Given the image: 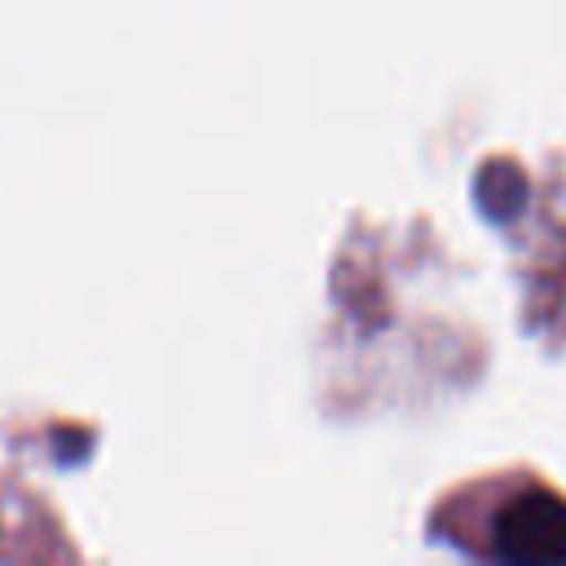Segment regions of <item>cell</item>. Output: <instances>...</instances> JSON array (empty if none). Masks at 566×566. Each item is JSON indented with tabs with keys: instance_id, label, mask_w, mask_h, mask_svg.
Here are the masks:
<instances>
[{
	"instance_id": "6da1fadb",
	"label": "cell",
	"mask_w": 566,
	"mask_h": 566,
	"mask_svg": "<svg viewBox=\"0 0 566 566\" xmlns=\"http://www.w3.org/2000/svg\"><path fill=\"white\" fill-rule=\"evenodd\" d=\"M495 539L482 544L495 557H566V504L553 491L531 486L517 500H504L491 522Z\"/></svg>"
}]
</instances>
